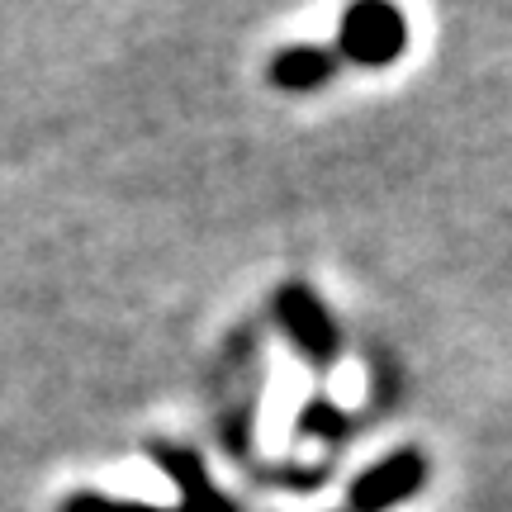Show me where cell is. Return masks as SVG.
I'll return each instance as SVG.
<instances>
[{"label": "cell", "instance_id": "6da1fadb", "mask_svg": "<svg viewBox=\"0 0 512 512\" xmlns=\"http://www.w3.org/2000/svg\"><path fill=\"white\" fill-rule=\"evenodd\" d=\"M347 48L356 57H366V62H384V57H394L403 48V24L394 10H384V5H366V10H356L347 19Z\"/></svg>", "mask_w": 512, "mask_h": 512}, {"label": "cell", "instance_id": "7a4b0ae2", "mask_svg": "<svg viewBox=\"0 0 512 512\" xmlns=\"http://www.w3.org/2000/svg\"><path fill=\"white\" fill-rule=\"evenodd\" d=\"M418 479V465L413 460H389L384 470H375L370 479L356 484V503L361 508H380V503H394V498L408 494V484Z\"/></svg>", "mask_w": 512, "mask_h": 512}, {"label": "cell", "instance_id": "3957f363", "mask_svg": "<svg viewBox=\"0 0 512 512\" xmlns=\"http://www.w3.org/2000/svg\"><path fill=\"white\" fill-rule=\"evenodd\" d=\"M323 72H328V57H318V53H294L275 62V81H285V86H309Z\"/></svg>", "mask_w": 512, "mask_h": 512}, {"label": "cell", "instance_id": "277c9868", "mask_svg": "<svg viewBox=\"0 0 512 512\" xmlns=\"http://www.w3.org/2000/svg\"><path fill=\"white\" fill-rule=\"evenodd\" d=\"M290 318H294V328L304 332V342H309L313 351H328V323H318V313H313V304L304 294H290Z\"/></svg>", "mask_w": 512, "mask_h": 512}]
</instances>
